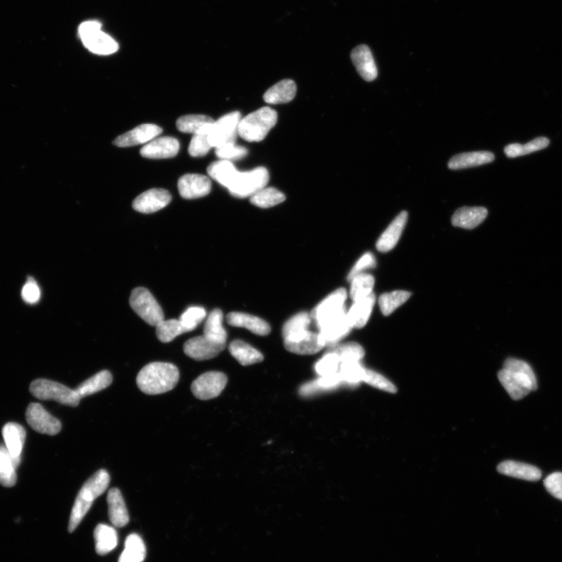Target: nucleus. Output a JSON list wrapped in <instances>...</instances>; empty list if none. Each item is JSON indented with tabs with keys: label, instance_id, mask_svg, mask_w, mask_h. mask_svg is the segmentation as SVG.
<instances>
[{
	"label": "nucleus",
	"instance_id": "1",
	"mask_svg": "<svg viewBox=\"0 0 562 562\" xmlns=\"http://www.w3.org/2000/svg\"><path fill=\"white\" fill-rule=\"evenodd\" d=\"M312 315L299 313L289 319L283 327L284 347L292 353L301 356L314 355L325 348L319 332H313L310 327Z\"/></svg>",
	"mask_w": 562,
	"mask_h": 562
},
{
	"label": "nucleus",
	"instance_id": "2",
	"mask_svg": "<svg viewBox=\"0 0 562 562\" xmlns=\"http://www.w3.org/2000/svg\"><path fill=\"white\" fill-rule=\"evenodd\" d=\"M498 376L507 394L515 401L537 389V380L533 369L520 359H507Z\"/></svg>",
	"mask_w": 562,
	"mask_h": 562
},
{
	"label": "nucleus",
	"instance_id": "3",
	"mask_svg": "<svg viewBox=\"0 0 562 562\" xmlns=\"http://www.w3.org/2000/svg\"><path fill=\"white\" fill-rule=\"evenodd\" d=\"M180 373L178 367L172 364L156 361L144 366L137 376V385L149 395H157L171 391L178 384Z\"/></svg>",
	"mask_w": 562,
	"mask_h": 562
},
{
	"label": "nucleus",
	"instance_id": "4",
	"mask_svg": "<svg viewBox=\"0 0 562 562\" xmlns=\"http://www.w3.org/2000/svg\"><path fill=\"white\" fill-rule=\"evenodd\" d=\"M111 477L105 469H100L84 483L75 502L69 522L68 530L72 533L86 517L94 500L109 487Z\"/></svg>",
	"mask_w": 562,
	"mask_h": 562
},
{
	"label": "nucleus",
	"instance_id": "5",
	"mask_svg": "<svg viewBox=\"0 0 562 562\" xmlns=\"http://www.w3.org/2000/svg\"><path fill=\"white\" fill-rule=\"evenodd\" d=\"M279 115L269 106L262 107L242 118L238 125V136L249 142H259L276 125Z\"/></svg>",
	"mask_w": 562,
	"mask_h": 562
},
{
	"label": "nucleus",
	"instance_id": "6",
	"mask_svg": "<svg viewBox=\"0 0 562 562\" xmlns=\"http://www.w3.org/2000/svg\"><path fill=\"white\" fill-rule=\"evenodd\" d=\"M79 34L84 47L97 55H111L119 49L118 43L103 32L101 23L97 21L83 22Z\"/></svg>",
	"mask_w": 562,
	"mask_h": 562
},
{
	"label": "nucleus",
	"instance_id": "7",
	"mask_svg": "<svg viewBox=\"0 0 562 562\" xmlns=\"http://www.w3.org/2000/svg\"><path fill=\"white\" fill-rule=\"evenodd\" d=\"M30 392L34 397L43 401H55L61 405L77 407L81 398L76 390H72L60 383L38 379L30 385Z\"/></svg>",
	"mask_w": 562,
	"mask_h": 562
},
{
	"label": "nucleus",
	"instance_id": "8",
	"mask_svg": "<svg viewBox=\"0 0 562 562\" xmlns=\"http://www.w3.org/2000/svg\"><path fill=\"white\" fill-rule=\"evenodd\" d=\"M269 180L267 169L263 167L254 169L251 172H237L227 189L234 197L248 198L266 188Z\"/></svg>",
	"mask_w": 562,
	"mask_h": 562
},
{
	"label": "nucleus",
	"instance_id": "9",
	"mask_svg": "<svg viewBox=\"0 0 562 562\" xmlns=\"http://www.w3.org/2000/svg\"><path fill=\"white\" fill-rule=\"evenodd\" d=\"M130 305L137 315L148 325L157 326L164 320L161 306L151 292L145 288H136L130 297Z\"/></svg>",
	"mask_w": 562,
	"mask_h": 562
},
{
	"label": "nucleus",
	"instance_id": "10",
	"mask_svg": "<svg viewBox=\"0 0 562 562\" xmlns=\"http://www.w3.org/2000/svg\"><path fill=\"white\" fill-rule=\"evenodd\" d=\"M241 119V113L235 111L215 121L211 133L208 135V140L212 147L217 149L223 145L235 143Z\"/></svg>",
	"mask_w": 562,
	"mask_h": 562
},
{
	"label": "nucleus",
	"instance_id": "11",
	"mask_svg": "<svg viewBox=\"0 0 562 562\" xmlns=\"http://www.w3.org/2000/svg\"><path fill=\"white\" fill-rule=\"evenodd\" d=\"M347 298V291L339 288L330 294L315 308L311 315L318 329L329 320L347 312L345 308Z\"/></svg>",
	"mask_w": 562,
	"mask_h": 562
},
{
	"label": "nucleus",
	"instance_id": "12",
	"mask_svg": "<svg viewBox=\"0 0 562 562\" xmlns=\"http://www.w3.org/2000/svg\"><path fill=\"white\" fill-rule=\"evenodd\" d=\"M227 383V376L221 372H207L194 381L191 384V391L200 400H210L218 397L225 390Z\"/></svg>",
	"mask_w": 562,
	"mask_h": 562
},
{
	"label": "nucleus",
	"instance_id": "13",
	"mask_svg": "<svg viewBox=\"0 0 562 562\" xmlns=\"http://www.w3.org/2000/svg\"><path fill=\"white\" fill-rule=\"evenodd\" d=\"M26 420L30 427L38 433L54 436L58 434L62 425L60 421L52 417L42 405L30 404L26 411Z\"/></svg>",
	"mask_w": 562,
	"mask_h": 562
},
{
	"label": "nucleus",
	"instance_id": "14",
	"mask_svg": "<svg viewBox=\"0 0 562 562\" xmlns=\"http://www.w3.org/2000/svg\"><path fill=\"white\" fill-rule=\"evenodd\" d=\"M225 346L202 335L191 338L184 344V352L191 359L204 361L218 356L225 349Z\"/></svg>",
	"mask_w": 562,
	"mask_h": 562
},
{
	"label": "nucleus",
	"instance_id": "15",
	"mask_svg": "<svg viewBox=\"0 0 562 562\" xmlns=\"http://www.w3.org/2000/svg\"><path fill=\"white\" fill-rule=\"evenodd\" d=\"M352 329L347 312H345L325 323L318 329V332L325 347L333 348L349 335Z\"/></svg>",
	"mask_w": 562,
	"mask_h": 562
},
{
	"label": "nucleus",
	"instance_id": "16",
	"mask_svg": "<svg viewBox=\"0 0 562 562\" xmlns=\"http://www.w3.org/2000/svg\"><path fill=\"white\" fill-rule=\"evenodd\" d=\"M172 196L163 189H152L143 192L133 202L134 210L142 213H152L164 209L170 204Z\"/></svg>",
	"mask_w": 562,
	"mask_h": 562
},
{
	"label": "nucleus",
	"instance_id": "17",
	"mask_svg": "<svg viewBox=\"0 0 562 562\" xmlns=\"http://www.w3.org/2000/svg\"><path fill=\"white\" fill-rule=\"evenodd\" d=\"M181 196L186 199H195L209 195L212 189L211 181L203 174H189L179 181Z\"/></svg>",
	"mask_w": 562,
	"mask_h": 562
},
{
	"label": "nucleus",
	"instance_id": "18",
	"mask_svg": "<svg viewBox=\"0 0 562 562\" xmlns=\"http://www.w3.org/2000/svg\"><path fill=\"white\" fill-rule=\"evenodd\" d=\"M180 143L173 137H160L143 146L140 151L141 156L145 158L160 159L173 158L178 155Z\"/></svg>",
	"mask_w": 562,
	"mask_h": 562
},
{
	"label": "nucleus",
	"instance_id": "19",
	"mask_svg": "<svg viewBox=\"0 0 562 562\" xmlns=\"http://www.w3.org/2000/svg\"><path fill=\"white\" fill-rule=\"evenodd\" d=\"M162 133L163 129L156 125H142L118 137L113 144L120 148L130 147V146L148 143Z\"/></svg>",
	"mask_w": 562,
	"mask_h": 562
},
{
	"label": "nucleus",
	"instance_id": "20",
	"mask_svg": "<svg viewBox=\"0 0 562 562\" xmlns=\"http://www.w3.org/2000/svg\"><path fill=\"white\" fill-rule=\"evenodd\" d=\"M354 66L359 75L366 82H373L377 78L378 71L375 64L371 49L366 45H360L351 54Z\"/></svg>",
	"mask_w": 562,
	"mask_h": 562
},
{
	"label": "nucleus",
	"instance_id": "21",
	"mask_svg": "<svg viewBox=\"0 0 562 562\" xmlns=\"http://www.w3.org/2000/svg\"><path fill=\"white\" fill-rule=\"evenodd\" d=\"M3 437L6 448L13 459L17 468L21 463V455L24 446L26 431L18 423L9 422L3 428Z\"/></svg>",
	"mask_w": 562,
	"mask_h": 562
},
{
	"label": "nucleus",
	"instance_id": "22",
	"mask_svg": "<svg viewBox=\"0 0 562 562\" xmlns=\"http://www.w3.org/2000/svg\"><path fill=\"white\" fill-rule=\"evenodd\" d=\"M407 220L408 213L406 211L399 213L377 241V250L381 252H388L394 249L402 236Z\"/></svg>",
	"mask_w": 562,
	"mask_h": 562
},
{
	"label": "nucleus",
	"instance_id": "23",
	"mask_svg": "<svg viewBox=\"0 0 562 562\" xmlns=\"http://www.w3.org/2000/svg\"><path fill=\"white\" fill-rule=\"evenodd\" d=\"M498 471L503 475L527 481H538L542 477V472L540 468L532 465L511 460L505 461L499 464Z\"/></svg>",
	"mask_w": 562,
	"mask_h": 562
},
{
	"label": "nucleus",
	"instance_id": "24",
	"mask_svg": "<svg viewBox=\"0 0 562 562\" xmlns=\"http://www.w3.org/2000/svg\"><path fill=\"white\" fill-rule=\"evenodd\" d=\"M488 211L483 207H461L452 215L454 227L474 229L487 218Z\"/></svg>",
	"mask_w": 562,
	"mask_h": 562
},
{
	"label": "nucleus",
	"instance_id": "25",
	"mask_svg": "<svg viewBox=\"0 0 562 562\" xmlns=\"http://www.w3.org/2000/svg\"><path fill=\"white\" fill-rule=\"evenodd\" d=\"M227 322L230 326L247 329L253 334L259 336H266L271 330V327L263 319L242 313H229Z\"/></svg>",
	"mask_w": 562,
	"mask_h": 562
},
{
	"label": "nucleus",
	"instance_id": "26",
	"mask_svg": "<svg viewBox=\"0 0 562 562\" xmlns=\"http://www.w3.org/2000/svg\"><path fill=\"white\" fill-rule=\"evenodd\" d=\"M107 503L109 506V517L115 527L121 528L128 525L129 515L120 490L112 488L108 492Z\"/></svg>",
	"mask_w": 562,
	"mask_h": 562
},
{
	"label": "nucleus",
	"instance_id": "27",
	"mask_svg": "<svg viewBox=\"0 0 562 562\" xmlns=\"http://www.w3.org/2000/svg\"><path fill=\"white\" fill-rule=\"evenodd\" d=\"M215 120L206 115H186L176 120L180 132L193 135H209Z\"/></svg>",
	"mask_w": 562,
	"mask_h": 562
},
{
	"label": "nucleus",
	"instance_id": "28",
	"mask_svg": "<svg viewBox=\"0 0 562 562\" xmlns=\"http://www.w3.org/2000/svg\"><path fill=\"white\" fill-rule=\"evenodd\" d=\"M376 303L374 293L366 298L354 301L350 310L347 312L348 318L352 328H363L371 318L373 306Z\"/></svg>",
	"mask_w": 562,
	"mask_h": 562
},
{
	"label": "nucleus",
	"instance_id": "29",
	"mask_svg": "<svg viewBox=\"0 0 562 562\" xmlns=\"http://www.w3.org/2000/svg\"><path fill=\"white\" fill-rule=\"evenodd\" d=\"M494 160L495 155L490 152L482 151L461 153L454 156L449 160V167L453 171L461 170V169L488 164Z\"/></svg>",
	"mask_w": 562,
	"mask_h": 562
},
{
	"label": "nucleus",
	"instance_id": "30",
	"mask_svg": "<svg viewBox=\"0 0 562 562\" xmlns=\"http://www.w3.org/2000/svg\"><path fill=\"white\" fill-rule=\"evenodd\" d=\"M297 86L294 81L286 79L269 88L264 96L269 104H284L292 101L296 96Z\"/></svg>",
	"mask_w": 562,
	"mask_h": 562
},
{
	"label": "nucleus",
	"instance_id": "31",
	"mask_svg": "<svg viewBox=\"0 0 562 562\" xmlns=\"http://www.w3.org/2000/svg\"><path fill=\"white\" fill-rule=\"evenodd\" d=\"M96 551L99 556H106L116 549L118 544L117 530L113 527L99 524L94 531Z\"/></svg>",
	"mask_w": 562,
	"mask_h": 562
},
{
	"label": "nucleus",
	"instance_id": "32",
	"mask_svg": "<svg viewBox=\"0 0 562 562\" xmlns=\"http://www.w3.org/2000/svg\"><path fill=\"white\" fill-rule=\"evenodd\" d=\"M230 353L242 366L260 363L264 359L263 354L252 345L241 340H235L229 346Z\"/></svg>",
	"mask_w": 562,
	"mask_h": 562
},
{
	"label": "nucleus",
	"instance_id": "33",
	"mask_svg": "<svg viewBox=\"0 0 562 562\" xmlns=\"http://www.w3.org/2000/svg\"><path fill=\"white\" fill-rule=\"evenodd\" d=\"M343 383L339 372L333 375L320 376L319 379L305 383L299 390V394L310 397L320 393L332 390Z\"/></svg>",
	"mask_w": 562,
	"mask_h": 562
},
{
	"label": "nucleus",
	"instance_id": "34",
	"mask_svg": "<svg viewBox=\"0 0 562 562\" xmlns=\"http://www.w3.org/2000/svg\"><path fill=\"white\" fill-rule=\"evenodd\" d=\"M223 315L220 310L215 309L208 315L204 327L203 335L210 339L226 344L227 331L223 326Z\"/></svg>",
	"mask_w": 562,
	"mask_h": 562
},
{
	"label": "nucleus",
	"instance_id": "35",
	"mask_svg": "<svg viewBox=\"0 0 562 562\" xmlns=\"http://www.w3.org/2000/svg\"><path fill=\"white\" fill-rule=\"evenodd\" d=\"M112 382L113 376L111 373L108 371H103L82 383L75 390L82 399L107 388Z\"/></svg>",
	"mask_w": 562,
	"mask_h": 562
},
{
	"label": "nucleus",
	"instance_id": "36",
	"mask_svg": "<svg viewBox=\"0 0 562 562\" xmlns=\"http://www.w3.org/2000/svg\"><path fill=\"white\" fill-rule=\"evenodd\" d=\"M145 556L146 548L142 537L133 534L127 537L118 562H143Z\"/></svg>",
	"mask_w": 562,
	"mask_h": 562
},
{
	"label": "nucleus",
	"instance_id": "37",
	"mask_svg": "<svg viewBox=\"0 0 562 562\" xmlns=\"http://www.w3.org/2000/svg\"><path fill=\"white\" fill-rule=\"evenodd\" d=\"M237 172L232 162L223 159L213 162L207 168L208 174L227 189L232 182Z\"/></svg>",
	"mask_w": 562,
	"mask_h": 562
},
{
	"label": "nucleus",
	"instance_id": "38",
	"mask_svg": "<svg viewBox=\"0 0 562 562\" xmlns=\"http://www.w3.org/2000/svg\"><path fill=\"white\" fill-rule=\"evenodd\" d=\"M17 466L9 450L0 445V484L12 488L17 483Z\"/></svg>",
	"mask_w": 562,
	"mask_h": 562
},
{
	"label": "nucleus",
	"instance_id": "39",
	"mask_svg": "<svg viewBox=\"0 0 562 562\" xmlns=\"http://www.w3.org/2000/svg\"><path fill=\"white\" fill-rule=\"evenodd\" d=\"M350 281V297L353 302L373 293L375 279L372 275L365 273L359 274L354 276Z\"/></svg>",
	"mask_w": 562,
	"mask_h": 562
},
{
	"label": "nucleus",
	"instance_id": "40",
	"mask_svg": "<svg viewBox=\"0 0 562 562\" xmlns=\"http://www.w3.org/2000/svg\"><path fill=\"white\" fill-rule=\"evenodd\" d=\"M286 197L281 191L273 187L261 189L250 197V203L263 209L274 207L286 201Z\"/></svg>",
	"mask_w": 562,
	"mask_h": 562
},
{
	"label": "nucleus",
	"instance_id": "41",
	"mask_svg": "<svg viewBox=\"0 0 562 562\" xmlns=\"http://www.w3.org/2000/svg\"><path fill=\"white\" fill-rule=\"evenodd\" d=\"M411 296L410 292L405 291H395L381 295L379 298V306L382 313L388 317L405 303Z\"/></svg>",
	"mask_w": 562,
	"mask_h": 562
},
{
	"label": "nucleus",
	"instance_id": "42",
	"mask_svg": "<svg viewBox=\"0 0 562 562\" xmlns=\"http://www.w3.org/2000/svg\"><path fill=\"white\" fill-rule=\"evenodd\" d=\"M549 143L550 141L548 138L541 137L525 145L514 143L507 145L505 148V153L507 157L515 158L544 150L548 147Z\"/></svg>",
	"mask_w": 562,
	"mask_h": 562
},
{
	"label": "nucleus",
	"instance_id": "43",
	"mask_svg": "<svg viewBox=\"0 0 562 562\" xmlns=\"http://www.w3.org/2000/svg\"><path fill=\"white\" fill-rule=\"evenodd\" d=\"M366 371V368L361 364L360 361H349V363L341 364L339 373L342 377V383L349 386H357L363 382Z\"/></svg>",
	"mask_w": 562,
	"mask_h": 562
},
{
	"label": "nucleus",
	"instance_id": "44",
	"mask_svg": "<svg viewBox=\"0 0 562 562\" xmlns=\"http://www.w3.org/2000/svg\"><path fill=\"white\" fill-rule=\"evenodd\" d=\"M158 339L164 343H169L182 334L186 333L179 320L172 319L162 320L156 326Z\"/></svg>",
	"mask_w": 562,
	"mask_h": 562
},
{
	"label": "nucleus",
	"instance_id": "45",
	"mask_svg": "<svg viewBox=\"0 0 562 562\" xmlns=\"http://www.w3.org/2000/svg\"><path fill=\"white\" fill-rule=\"evenodd\" d=\"M332 350L339 356L341 364L349 363V361H361L365 356L364 348L356 342L336 345Z\"/></svg>",
	"mask_w": 562,
	"mask_h": 562
},
{
	"label": "nucleus",
	"instance_id": "46",
	"mask_svg": "<svg viewBox=\"0 0 562 562\" xmlns=\"http://www.w3.org/2000/svg\"><path fill=\"white\" fill-rule=\"evenodd\" d=\"M341 360L333 350L328 352L315 365V371L320 376L333 375L339 372Z\"/></svg>",
	"mask_w": 562,
	"mask_h": 562
},
{
	"label": "nucleus",
	"instance_id": "47",
	"mask_svg": "<svg viewBox=\"0 0 562 562\" xmlns=\"http://www.w3.org/2000/svg\"><path fill=\"white\" fill-rule=\"evenodd\" d=\"M206 317V311L203 307L192 306L181 315L179 320L186 332L195 330Z\"/></svg>",
	"mask_w": 562,
	"mask_h": 562
},
{
	"label": "nucleus",
	"instance_id": "48",
	"mask_svg": "<svg viewBox=\"0 0 562 562\" xmlns=\"http://www.w3.org/2000/svg\"><path fill=\"white\" fill-rule=\"evenodd\" d=\"M363 382L371 386L383 391L395 394L397 392L395 385L391 383L386 377L379 373L366 369Z\"/></svg>",
	"mask_w": 562,
	"mask_h": 562
},
{
	"label": "nucleus",
	"instance_id": "49",
	"mask_svg": "<svg viewBox=\"0 0 562 562\" xmlns=\"http://www.w3.org/2000/svg\"><path fill=\"white\" fill-rule=\"evenodd\" d=\"M248 150L235 143L227 144L215 149V155L223 160L240 159L248 155Z\"/></svg>",
	"mask_w": 562,
	"mask_h": 562
},
{
	"label": "nucleus",
	"instance_id": "50",
	"mask_svg": "<svg viewBox=\"0 0 562 562\" xmlns=\"http://www.w3.org/2000/svg\"><path fill=\"white\" fill-rule=\"evenodd\" d=\"M212 146L208 140V135H194L190 142L189 152L193 157H201L206 155Z\"/></svg>",
	"mask_w": 562,
	"mask_h": 562
},
{
	"label": "nucleus",
	"instance_id": "51",
	"mask_svg": "<svg viewBox=\"0 0 562 562\" xmlns=\"http://www.w3.org/2000/svg\"><path fill=\"white\" fill-rule=\"evenodd\" d=\"M21 296L24 301L29 304H35L40 299V289L33 277H30L23 287Z\"/></svg>",
	"mask_w": 562,
	"mask_h": 562
},
{
	"label": "nucleus",
	"instance_id": "52",
	"mask_svg": "<svg viewBox=\"0 0 562 562\" xmlns=\"http://www.w3.org/2000/svg\"><path fill=\"white\" fill-rule=\"evenodd\" d=\"M544 486L550 494L562 500V473H553L544 480Z\"/></svg>",
	"mask_w": 562,
	"mask_h": 562
},
{
	"label": "nucleus",
	"instance_id": "53",
	"mask_svg": "<svg viewBox=\"0 0 562 562\" xmlns=\"http://www.w3.org/2000/svg\"><path fill=\"white\" fill-rule=\"evenodd\" d=\"M376 266V259L371 252H366L361 257L354 266L348 276V280L350 281L354 276L363 274L367 269L374 268Z\"/></svg>",
	"mask_w": 562,
	"mask_h": 562
}]
</instances>
